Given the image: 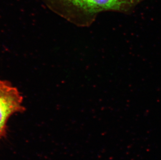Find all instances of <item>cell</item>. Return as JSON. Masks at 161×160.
Masks as SVG:
<instances>
[{
    "label": "cell",
    "mask_w": 161,
    "mask_h": 160,
    "mask_svg": "<svg viewBox=\"0 0 161 160\" xmlns=\"http://www.w3.org/2000/svg\"><path fill=\"white\" fill-rule=\"evenodd\" d=\"M51 12L69 23L88 27L104 12L130 14L145 0H41Z\"/></svg>",
    "instance_id": "cell-1"
},
{
    "label": "cell",
    "mask_w": 161,
    "mask_h": 160,
    "mask_svg": "<svg viewBox=\"0 0 161 160\" xmlns=\"http://www.w3.org/2000/svg\"><path fill=\"white\" fill-rule=\"evenodd\" d=\"M23 98L9 82L0 80V139L6 134L8 120L14 113L24 112Z\"/></svg>",
    "instance_id": "cell-2"
}]
</instances>
